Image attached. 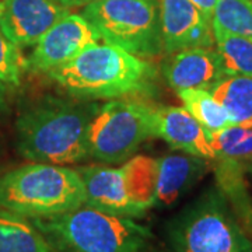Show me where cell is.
<instances>
[{"instance_id": "cell-1", "label": "cell", "mask_w": 252, "mask_h": 252, "mask_svg": "<svg viewBox=\"0 0 252 252\" xmlns=\"http://www.w3.org/2000/svg\"><path fill=\"white\" fill-rule=\"evenodd\" d=\"M95 101L45 95L21 109L16 121L17 150L34 162L56 165L90 158V129Z\"/></svg>"}, {"instance_id": "cell-2", "label": "cell", "mask_w": 252, "mask_h": 252, "mask_svg": "<svg viewBox=\"0 0 252 252\" xmlns=\"http://www.w3.org/2000/svg\"><path fill=\"white\" fill-rule=\"evenodd\" d=\"M48 76L67 95L97 101L127 98L150 91L156 69L118 46L95 42Z\"/></svg>"}, {"instance_id": "cell-3", "label": "cell", "mask_w": 252, "mask_h": 252, "mask_svg": "<svg viewBox=\"0 0 252 252\" xmlns=\"http://www.w3.org/2000/svg\"><path fill=\"white\" fill-rule=\"evenodd\" d=\"M44 235L51 252H152L153 234L130 217L83 205L74 210L28 219Z\"/></svg>"}, {"instance_id": "cell-4", "label": "cell", "mask_w": 252, "mask_h": 252, "mask_svg": "<svg viewBox=\"0 0 252 252\" xmlns=\"http://www.w3.org/2000/svg\"><path fill=\"white\" fill-rule=\"evenodd\" d=\"M86 192L77 170L31 162L0 177V209L26 219L61 215L84 205Z\"/></svg>"}, {"instance_id": "cell-5", "label": "cell", "mask_w": 252, "mask_h": 252, "mask_svg": "<svg viewBox=\"0 0 252 252\" xmlns=\"http://www.w3.org/2000/svg\"><path fill=\"white\" fill-rule=\"evenodd\" d=\"M171 252H252V241L219 188L205 190L167 225Z\"/></svg>"}, {"instance_id": "cell-6", "label": "cell", "mask_w": 252, "mask_h": 252, "mask_svg": "<svg viewBox=\"0 0 252 252\" xmlns=\"http://www.w3.org/2000/svg\"><path fill=\"white\" fill-rule=\"evenodd\" d=\"M86 202L84 205L109 215L140 217L153 207L158 161L149 156H136L121 167H79Z\"/></svg>"}, {"instance_id": "cell-7", "label": "cell", "mask_w": 252, "mask_h": 252, "mask_svg": "<svg viewBox=\"0 0 252 252\" xmlns=\"http://www.w3.org/2000/svg\"><path fill=\"white\" fill-rule=\"evenodd\" d=\"M81 16L105 44L142 59L162 54L158 0H97Z\"/></svg>"}, {"instance_id": "cell-8", "label": "cell", "mask_w": 252, "mask_h": 252, "mask_svg": "<svg viewBox=\"0 0 252 252\" xmlns=\"http://www.w3.org/2000/svg\"><path fill=\"white\" fill-rule=\"evenodd\" d=\"M156 136V108L136 99H109L91 124L90 158L107 165L122 164Z\"/></svg>"}, {"instance_id": "cell-9", "label": "cell", "mask_w": 252, "mask_h": 252, "mask_svg": "<svg viewBox=\"0 0 252 252\" xmlns=\"http://www.w3.org/2000/svg\"><path fill=\"white\" fill-rule=\"evenodd\" d=\"M99 41L97 31L86 18L69 13L36 42L28 56L27 70L48 74Z\"/></svg>"}, {"instance_id": "cell-10", "label": "cell", "mask_w": 252, "mask_h": 252, "mask_svg": "<svg viewBox=\"0 0 252 252\" xmlns=\"http://www.w3.org/2000/svg\"><path fill=\"white\" fill-rule=\"evenodd\" d=\"M162 52L172 55L190 48H212V21L190 0H158Z\"/></svg>"}, {"instance_id": "cell-11", "label": "cell", "mask_w": 252, "mask_h": 252, "mask_svg": "<svg viewBox=\"0 0 252 252\" xmlns=\"http://www.w3.org/2000/svg\"><path fill=\"white\" fill-rule=\"evenodd\" d=\"M70 10L55 0H6L0 30L17 46L35 45Z\"/></svg>"}, {"instance_id": "cell-12", "label": "cell", "mask_w": 252, "mask_h": 252, "mask_svg": "<svg viewBox=\"0 0 252 252\" xmlns=\"http://www.w3.org/2000/svg\"><path fill=\"white\" fill-rule=\"evenodd\" d=\"M162 74L175 91H210L227 76L220 55L212 48H190L170 55L162 64Z\"/></svg>"}, {"instance_id": "cell-13", "label": "cell", "mask_w": 252, "mask_h": 252, "mask_svg": "<svg viewBox=\"0 0 252 252\" xmlns=\"http://www.w3.org/2000/svg\"><path fill=\"white\" fill-rule=\"evenodd\" d=\"M157 136L175 150L190 156L215 160L216 153L210 144L205 127L192 117L187 108L161 107L156 109Z\"/></svg>"}, {"instance_id": "cell-14", "label": "cell", "mask_w": 252, "mask_h": 252, "mask_svg": "<svg viewBox=\"0 0 252 252\" xmlns=\"http://www.w3.org/2000/svg\"><path fill=\"white\" fill-rule=\"evenodd\" d=\"M153 207H170L200 181L210 162L196 156H165L158 158Z\"/></svg>"}, {"instance_id": "cell-15", "label": "cell", "mask_w": 252, "mask_h": 252, "mask_svg": "<svg viewBox=\"0 0 252 252\" xmlns=\"http://www.w3.org/2000/svg\"><path fill=\"white\" fill-rule=\"evenodd\" d=\"M217 188L224 195L244 231L252 238V200L244 181L245 164L234 160L215 158Z\"/></svg>"}, {"instance_id": "cell-16", "label": "cell", "mask_w": 252, "mask_h": 252, "mask_svg": "<svg viewBox=\"0 0 252 252\" xmlns=\"http://www.w3.org/2000/svg\"><path fill=\"white\" fill-rule=\"evenodd\" d=\"M0 252H51V248L28 219L0 209Z\"/></svg>"}, {"instance_id": "cell-17", "label": "cell", "mask_w": 252, "mask_h": 252, "mask_svg": "<svg viewBox=\"0 0 252 252\" xmlns=\"http://www.w3.org/2000/svg\"><path fill=\"white\" fill-rule=\"evenodd\" d=\"M184 108L205 127L207 136L231 126L234 122L225 108L207 90L188 89L177 91Z\"/></svg>"}, {"instance_id": "cell-18", "label": "cell", "mask_w": 252, "mask_h": 252, "mask_svg": "<svg viewBox=\"0 0 252 252\" xmlns=\"http://www.w3.org/2000/svg\"><path fill=\"white\" fill-rule=\"evenodd\" d=\"M216 51L221 58L227 76L252 77V41L212 23Z\"/></svg>"}, {"instance_id": "cell-19", "label": "cell", "mask_w": 252, "mask_h": 252, "mask_svg": "<svg viewBox=\"0 0 252 252\" xmlns=\"http://www.w3.org/2000/svg\"><path fill=\"white\" fill-rule=\"evenodd\" d=\"M210 93L224 107L234 124L252 118V77L225 76Z\"/></svg>"}, {"instance_id": "cell-20", "label": "cell", "mask_w": 252, "mask_h": 252, "mask_svg": "<svg viewBox=\"0 0 252 252\" xmlns=\"http://www.w3.org/2000/svg\"><path fill=\"white\" fill-rule=\"evenodd\" d=\"M216 158L245 162L252 158V118L209 135Z\"/></svg>"}, {"instance_id": "cell-21", "label": "cell", "mask_w": 252, "mask_h": 252, "mask_svg": "<svg viewBox=\"0 0 252 252\" xmlns=\"http://www.w3.org/2000/svg\"><path fill=\"white\" fill-rule=\"evenodd\" d=\"M212 23L252 41V0H219Z\"/></svg>"}, {"instance_id": "cell-22", "label": "cell", "mask_w": 252, "mask_h": 252, "mask_svg": "<svg viewBox=\"0 0 252 252\" xmlns=\"http://www.w3.org/2000/svg\"><path fill=\"white\" fill-rule=\"evenodd\" d=\"M24 70H27V59L20 46L13 44L0 30V80L10 87H17Z\"/></svg>"}, {"instance_id": "cell-23", "label": "cell", "mask_w": 252, "mask_h": 252, "mask_svg": "<svg viewBox=\"0 0 252 252\" xmlns=\"http://www.w3.org/2000/svg\"><path fill=\"white\" fill-rule=\"evenodd\" d=\"M190 1L203 13L205 17L212 21L213 13H215V9H216V4L219 0H190Z\"/></svg>"}, {"instance_id": "cell-24", "label": "cell", "mask_w": 252, "mask_h": 252, "mask_svg": "<svg viewBox=\"0 0 252 252\" xmlns=\"http://www.w3.org/2000/svg\"><path fill=\"white\" fill-rule=\"evenodd\" d=\"M55 1H58L59 4H62L63 7L70 10L76 9V7H86V6H89L97 0H55Z\"/></svg>"}, {"instance_id": "cell-25", "label": "cell", "mask_w": 252, "mask_h": 252, "mask_svg": "<svg viewBox=\"0 0 252 252\" xmlns=\"http://www.w3.org/2000/svg\"><path fill=\"white\" fill-rule=\"evenodd\" d=\"M7 87L10 86L0 80V115L7 111Z\"/></svg>"}, {"instance_id": "cell-26", "label": "cell", "mask_w": 252, "mask_h": 252, "mask_svg": "<svg viewBox=\"0 0 252 252\" xmlns=\"http://www.w3.org/2000/svg\"><path fill=\"white\" fill-rule=\"evenodd\" d=\"M245 170L248 172H251L252 174V158L251 160H248V161L245 162Z\"/></svg>"}, {"instance_id": "cell-27", "label": "cell", "mask_w": 252, "mask_h": 252, "mask_svg": "<svg viewBox=\"0 0 252 252\" xmlns=\"http://www.w3.org/2000/svg\"><path fill=\"white\" fill-rule=\"evenodd\" d=\"M4 3H6V0H0V13H1V10L4 7Z\"/></svg>"}]
</instances>
